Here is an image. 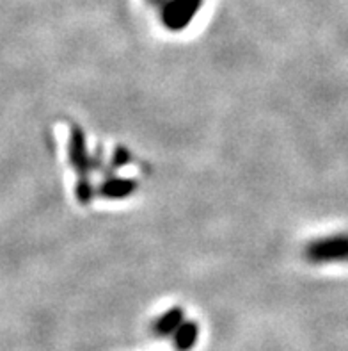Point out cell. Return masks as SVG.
Returning a JSON list of instances; mask_svg holds the SVG:
<instances>
[{
    "label": "cell",
    "mask_w": 348,
    "mask_h": 351,
    "mask_svg": "<svg viewBox=\"0 0 348 351\" xmlns=\"http://www.w3.org/2000/svg\"><path fill=\"white\" fill-rule=\"evenodd\" d=\"M308 257L314 264L348 263V234L323 237L308 248Z\"/></svg>",
    "instance_id": "obj_1"
},
{
    "label": "cell",
    "mask_w": 348,
    "mask_h": 351,
    "mask_svg": "<svg viewBox=\"0 0 348 351\" xmlns=\"http://www.w3.org/2000/svg\"><path fill=\"white\" fill-rule=\"evenodd\" d=\"M203 0H165L160 5L163 25L171 31H181L198 14Z\"/></svg>",
    "instance_id": "obj_2"
}]
</instances>
